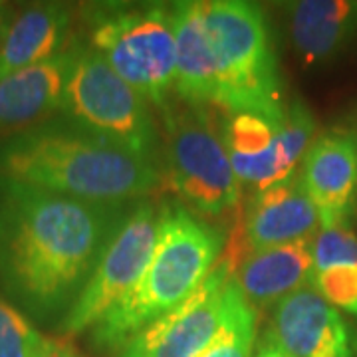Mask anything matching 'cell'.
<instances>
[{
    "label": "cell",
    "instance_id": "6da1fadb",
    "mask_svg": "<svg viewBox=\"0 0 357 357\" xmlns=\"http://www.w3.org/2000/svg\"><path fill=\"white\" fill-rule=\"evenodd\" d=\"M126 213L0 175V292L60 328Z\"/></svg>",
    "mask_w": 357,
    "mask_h": 357
},
{
    "label": "cell",
    "instance_id": "7a4b0ae2",
    "mask_svg": "<svg viewBox=\"0 0 357 357\" xmlns=\"http://www.w3.org/2000/svg\"><path fill=\"white\" fill-rule=\"evenodd\" d=\"M0 175L89 203L126 204L159 187L161 163L62 119L0 139Z\"/></svg>",
    "mask_w": 357,
    "mask_h": 357
},
{
    "label": "cell",
    "instance_id": "3957f363",
    "mask_svg": "<svg viewBox=\"0 0 357 357\" xmlns=\"http://www.w3.org/2000/svg\"><path fill=\"white\" fill-rule=\"evenodd\" d=\"M225 232L201 215L169 204L159 217L153 256L137 284L91 330V345L115 351L187 300L218 264Z\"/></svg>",
    "mask_w": 357,
    "mask_h": 357
},
{
    "label": "cell",
    "instance_id": "277c9868",
    "mask_svg": "<svg viewBox=\"0 0 357 357\" xmlns=\"http://www.w3.org/2000/svg\"><path fill=\"white\" fill-rule=\"evenodd\" d=\"M215 64V102L225 114L282 117L280 77L264 13L244 0L203 2Z\"/></svg>",
    "mask_w": 357,
    "mask_h": 357
},
{
    "label": "cell",
    "instance_id": "5b68a950",
    "mask_svg": "<svg viewBox=\"0 0 357 357\" xmlns=\"http://www.w3.org/2000/svg\"><path fill=\"white\" fill-rule=\"evenodd\" d=\"M89 46L155 107L175 93L173 8L163 4H93L86 8Z\"/></svg>",
    "mask_w": 357,
    "mask_h": 357
},
{
    "label": "cell",
    "instance_id": "8992f818",
    "mask_svg": "<svg viewBox=\"0 0 357 357\" xmlns=\"http://www.w3.org/2000/svg\"><path fill=\"white\" fill-rule=\"evenodd\" d=\"M66 121L131 153L161 163V135L149 102L93 50L74 44L62 109Z\"/></svg>",
    "mask_w": 357,
    "mask_h": 357
},
{
    "label": "cell",
    "instance_id": "52a82bcc",
    "mask_svg": "<svg viewBox=\"0 0 357 357\" xmlns=\"http://www.w3.org/2000/svg\"><path fill=\"white\" fill-rule=\"evenodd\" d=\"M163 128L165 165L178 197L206 217L236 206L241 183L208 105L169 103L163 107Z\"/></svg>",
    "mask_w": 357,
    "mask_h": 357
},
{
    "label": "cell",
    "instance_id": "ba28073f",
    "mask_svg": "<svg viewBox=\"0 0 357 357\" xmlns=\"http://www.w3.org/2000/svg\"><path fill=\"white\" fill-rule=\"evenodd\" d=\"M161 211L139 201L117 222L88 284L62 321L66 335L91 330L137 284L153 256Z\"/></svg>",
    "mask_w": 357,
    "mask_h": 357
},
{
    "label": "cell",
    "instance_id": "9c48e42d",
    "mask_svg": "<svg viewBox=\"0 0 357 357\" xmlns=\"http://www.w3.org/2000/svg\"><path fill=\"white\" fill-rule=\"evenodd\" d=\"M232 270L230 260L218 262L187 300L135 333L117 349V357L201 356L222 326Z\"/></svg>",
    "mask_w": 357,
    "mask_h": 357
},
{
    "label": "cell",
    "instance_id": "30bf717a",
    "mask_svg": "<svg viewBox=\"0 0 357 357\" xmlns=\"http://www.w3.org/2000/svg\"><path fill=\"white\" fill-rule=\"evenodd\" d=\"M266 342L290 357H357V330L312 286L274 306Z\"/></svg>",
    "mask_w": 357,
    "mask_h": 357
},
{
    "label": "cell",
    "instance_id": "8fae6325",
    "mask_svg": "<svg viewBox=\"0 0 357 357\" xmlns=\"http://www.w3.org/2000/svg\"><path fill=\"white\" fill-rule=\"evenodd\" d=\"M302 187L316 206L321 229L349 222L357 195V139L328 131L310 145L300 171Z\"/></svg>",
    "mask_w": 357,
    "mask_h": 357
},
{
    "label": "cell",
    "instance_id": "7c38bea8",
    "mask_svg": "<svg viewBox=\"0 0 357 357\" xmlns=\"http://www.w3.org/2000/svg\"><path fill=\"white\" fill-rule=\"evenodd\" d=\"M319 217L296 173L288 181L256 191L244 218V238L252 252L314 236Z\"/></svg>",
    "mask_w": 357,
    "mask_h": 357
},
{
    "label": "cell",
    "instance_id": "4fadbf2b",
    "mask_svg": "<svg viewBox=\"0 0 357 357\" xmlns=\"http://www.w3.org/2000/svg\"><path fill=\"white\" fill-rule=\"evenodd\" d=\"M74 62V44L42 64L0 79V129H24L62 109Z\"/></svg>",
    "mask_w": 357,
    "mask_h": 357
},
{
    "label": "cell",
    "instance_id": "5bb4252c",
    "mask_svg": "<svg viewBox=\"0 0 357 357\" xmlns=\"http://www.w3.org/2000/svg\"><path fill=\"white\" fill-rule=\"evenodd\" d=\"M288 30L294 50L306 64H328L357 44V0L292 2Z\"/></svg>",
    "mask_w": 357,
    "mask_h": 357
},
{
    "label": "cell",
    "instance_id": "9a60e30c",
    "mask_svg": "<svg viewBox=\"0 0 357 357\" xmlns=\"http://www.w3.org/2000/svg\"><path fill=\"white\" fill-rule=\"evenodd\" d=\"M312 238L314 236L246 256L238 270L232 272L236 288L255 307H266L312 286L316 274Z\"/></svg>",
    "mask_w": 357,
    "mask_h": 357
},
{
    "label": "cell",
    "instance_id": "2e32d148",
    "mask_svg": "<svg viewBox=\"0 0 357 357\" xmlns=\"http://www.w3.org/2000/svg\"><path fill=\"white\" fill-rule=\"evenodd\" d=\"M72 10L62 2H38L13 18L0 44V79L42 64L68 48Z\"/></svg>",
    "mask_w": 357,
    "mask_h": 357
},
{
    "label": "cell",
    "instance_id": "e0dca14e",
    "mask_svg": "<svg viewBox=\"0 0 357 357\" xmlns=\"http://www.w3.org/2000/svg\"><path fill=\"white\" fill-rule=\"evenodd\" d=\"M171 8L175 24V96L189 105H213L215 64L203 2H177Z\"/></svg>",
    "mask_w": 357,
    "mask_h": 357
},
{
    "label": "cell",
    "instance_id": "ac0fdd59",
    "mask_svg": "<svg viewBox=\"0 0 357 357\" xmlns=\"http://www.w3.org/2000/svg\"><path fill=\"white\" fill-rule=\"evenodd\" d=\"M256 310L230 278L225 300V318L217 337L199 357H252Z\"/></svg>",
    "mask_w": 357,
    "mask_h": 357
},
{
    "label": "cell",
    "instance_id": "d6986e66",
    "mask_svg": "<svg viewBox=\"0 0 357 357\" xmlns=\"http://www.w3.org/2000/svg\"><path fill=\"white\" fill-rule=\"evenodd\" d=\"M316 139V119L307 105L294 100L286 105L276 137V175L278 183L296 175V167L304 161L310 145Z\"/></svg>",
    "mask_w": 357,
    "mask_h": 357
},
{
    "label": "cell",
    "instance_id": "ffe728a7",
    "mask_svg": "<svg viewBox=\"0 0 357 357\" xmlns=\"http://www.w3.org/2000/svg\"><path fill=\"white\" fill-rule=\"evenodd\" d=\"M42 340L32 319L0 296V357H34Z\"/></svg>",
    "mask_w": 357,
    "mask_h": 357
},
{
    "label": "cell",
    "instance_id": "44dd1931",
    "mask_svg": "<svg viewBox=\"0 0 357 357\" xmlns=\"http://www.w3.org/2000/svg\"><path fill=\"white\" fill-rule=\"evenodd\" d=\"M312 256L316 272L357 264V234L351 230L349 222L319 230L312 238Z\"/></svg>",
    "mask_w": 357,
    "mask_h": 357
},
{
    "label": "cell",
    "instance_id": "7402d4cb",
    "mask_svg": "<svg viewBox=\"0 0 357 357\" xmlns=\"http://www.w3.org/2000/svg\"><path fill=\"white\" fill-rule=\"evenodd\" d=\"M312 288L335 310L357 318V264L333 266L316 272Z\"/></svg>",
    "mask_w": 357,
    "mask_h": 357
},
{
    "label": "cell",
    "instance_id": "603a6c76",
    "mask_svg": "<svg viewBox=\"0 0 357 357\" xmlns=\"http://www.w3.org/2000/svg\"><path fill=\"white\" fill-rule=\"evenodd\" d=\"M34 357H86L77 351L74 345L64 340H54V337H46L42 340L38 351Z\"/></svg>",
    "mask_w": 357,
    "mask_h": 357
},
{
    "label": "cell",
    "instance_id": "cb8c5ba5",
    "mask_svg": "<svg viewBox=\"0 0 357 357\" xmlns=\"http://www.w3.org/2000/svg\"><path fill=\"white\" fill-rule=\"evenodd\" d=\"M10 22H13V18H10L8 6L4 2H0V44H2V40L6 36V30H8Z\"/></svg>",
    "mask_w": 357,
    "mask_h": 357
},
{
    "label": "cell",
    "instance_id": "d4e9b609",
    "mask_svg": "<svg viewBox=\"0 0 357 357\" xmlns=\"http://www.w3.org/2000/svg\"><path fill=\"white\" fill-rule=\"evenodd\" d=\"M255 357H290V356H288L286 351H282L280 347H276L274 344L266 342V344L258 349V354H256Z\"/></svg>",
    "mask_w": 357,
    "mask_h": 357
}]
</instances>
